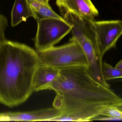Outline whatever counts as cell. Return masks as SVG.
<instances>
[{"label":"cell","instance_id":"obj_8","mask_svg":"<svg viewBox=\"0 0 122 122\" xmlns=\"http://www.w3.org/2000/svg\"><path fill=\"white\" fill-rule=\"evenodd\" d=\"M61 13H69L89 20H94L99 12L91 0H56Z\"/></svg>","mask_w":122,"mask_h":122},{"label":"cell","instance_id":"obj_4","mask_svg":"<svg viewBox=\"0 0 122 122\" xmlns=\"http://www.w3.org/2000/svg\"><path fill=\"white\" fill-rule=\"evenodd\" d=\"M37 22V32L35 38V47L37 50L54 46L71 31L72 28L64 19L49 18Z\"/></svg>","mask_w":122,"mask_h":122},{"label":"cell","instance_id":"obj_15","mask_svg":"<svg viewBox=\"0 0 122 122\" xmlns=\"http://www.w3.org/2000/svg\"><path fill=\"white\" fill-rule=\"evenodd\" d=\"M115 106L116 107V108L118 110L122 112V102L116 105H115Z\"/></svg>","mask_w":122,"mask_h":122},{"label":"cell","instance_id":"obj_14","mask_svg":"<svg viewBox=\"0 0 122 122\" xmlns=\"http://www.w3.org/2000/svg\"><path fill=\"white\" fill-rule=\"evenodd\" d=\"M115 68L119 69H122V59L115 66Z\"/></svg>","mask_w":122,"mask_h":122},{"label":"cell","instance_id":"obj_12","mask_svg":"<svg viewBox=\"0 0 122 122\" xmlns=\"http://www.w3.org/2000/svg\"><path fill=\"white\" fill-rule=\"evenodd\" d=\"M34 18L36 21L49 18L64 19L53 10L49 4L41 3L36 9L33 10Z\"/></svg>","mask_w":122,"mask_h":122},{"label":"cell","instance_id":"obj_3","mask_svg":"<svg viewBox=\"0 0 122 122\" xmlns=\"http://www.w3.org/2000/svg\"><path fill=\"white\" fill-rule=\"evenodd\" d=\"M36 51L41 65L59 70L88 66L87 59L81 44L71 38L69 43L64 45Z\"/></svg>","mask_w":122,"mask_h":122},{"label":"cell","instance_id":"obj_13","mask_svg":"<svg viewBox=\"0 0 122 122\" xmlns=\"http://www.w3.org/2000/svg\"><path fill=\"white\" fill-rule=\"evenodd\" d=\"M102 74L106 81L122 78V69L114 67L107 62L102 64Z\"/></svg>","mask_w":122,"mask_h":122},{"label":"cell","instance_id":"obj_6","mask_svg":"<svg viewBox=\"0 0 122 122\" xmlns=\"http://www.w3.org/2000/svg\"><path fill=\"white\" fill-rule=\"evenodd\" d=\"M88 62L87 71L95 81L102 85L110 88L109 85L104 79L102 72V58L97 51L94 41L87 37L81 44Z\"/></svg>","mask_w":122,"mask_h":122},{"label":"cell","instance_id":"obj_5","mask_svg":"<svg viewBox=\"0 0 122 122\" xmlns=\"http://www.w3.org/2000/svg\"><path fill=\"white\" fill-rule=\"evenodd\" d=\"M95 34V42L100 55L103 57L105 53L116 44L122 35V21H92Z\"/></svg>","mask_w":122,"mask_h":122},{"label":"cell","instance_id":"obj_7","mask_svg":"<svg viewBox=\"0 0 122 122\" xmlns=\"http://www.w3.org/2000/svg\"><path fill=\"white\" fill-rule=\"evenodd\" d=\"M62 114L61 110L53 107L26 112L0 113V122L50 121Z\"/></svg>","mask_w":122,"mask_h":122},{"label":"cell","instance_id":"obj_9","mask_svg":"<svg viewBox=\"0 0 122 122\" xmlns=\"http://www.w3.org/2000/svg\"><path fill=\"white\" fill-rule=\"evenodd\" d=\"M63 18L72 26L71 39L76 40L80 44L87 37L95 41V34L92 26V21L75 14L69 13H62Z\"/></svg>","mask_w":122,"mask_h":122},{"label":"cell","instance_id":"obj_1","mask_svg":"<svg viewBox=\"0 0 122 122\" xmlns=\"http://www.w3.org/2000/svg\"><path fill=\"white\" fill-rule=\"evenodd\" d=\"M46 90L56 93L53 107L62 112L52 121L91 122L101 115L108 106L122 102V98L110 88L94 79L87 73L86 67L60 70Z\"/></svg>","mask_w":122,"mask_h":122},{"label":"cell","instance_id":"obj_17","mask_svg":"<svg viewBox=\"0 0 122 122\" xmlns=\"http://www.w3.org/2000/svg\"><path fill=\"white\" fill-rule=\"evenodd\" d=\"M1 20H2V16L0 14V32H1Z\"/></svg>","mask_w":122,"mask_h":122},{"label":"cell","instance_id":"obj_11","mask_svg":"<svg viewBox=\"0 0 122 122\" xmlns=\"http://www.w3.org/2000/svg\"><path fill=\"white\" fill-rule=\"evenodd\" d=\"M34 16L33 9L27 0H15L11 12V26L14 27Z\"/></svg>","mask_w":122,"mask_h":122},{"label":"cell","instance_id":"obj_2","mask_svg":"<svg viewBox=\"0 0 122 122\" xmlns=\"http://www.w3.org/2000/svg\"><path fill=\"white\" fill-rule=\"evenodd\" d=\"M40 62L36 51L5 39L0 41V104L20 105L34 92V78Z\"/></svg>","mask_w":122,"mask_h":122},{"label":"cell","instance_id":"obj_16","mask_svg":"<svg viewBox=\"0 0 122 122\" xmlns=\"http://www.w3.org/2000/svg\"><path fill=\"white\" fill-rule=\"evenodd\" d=\"M41 3L44 4H48L49 0H36Z\"/></svg>","mask_w":122,"mask_h":122},{"label":"cell","instance_id":"obj_10","mask_svg":"<svg viewBox=\"0 0 122 122\" xmlns=\"http://www.w3.org/2000/svg\"><path fill=\"white\" fill-rule=\"evenodd\" d=\"M60 71L59 69L54 67L40 64L34 78V91L45 90L46 87L58 76Z\"/></svg>","mask_w":122,"mask_h":122}]
</instances>
